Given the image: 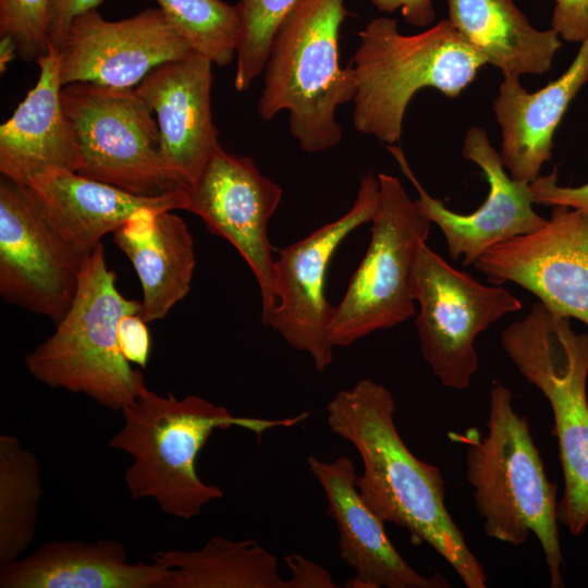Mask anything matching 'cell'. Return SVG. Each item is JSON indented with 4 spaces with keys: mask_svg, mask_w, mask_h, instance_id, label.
Returning <instances> with one entry per match:
<instances>
[{
    "mask_svg": "<svg viewBox=\"0 0 588 588\" xmlns=\"http://www.w3.org/2000/svg\"><path fill=\"white\" fill-rule=\"evenodd\" d=\"M395 409L391 391L365 378L330 400L327 424L362 458L356 486L368 507L384 523L405 528L414 543L430 546L467 588H486L483 567L446 509L441 470L408 449L397 431Z\"/></svg>",
    "mask_w": 588,
    "mask_h": 588,
    "instance_id": "cell-1",
    "label": "cell"
},
{
    "mask_svg": "<svg viewBox=\"0 0 588 588\" xmlns=\"http://www.w3.org/2000/svg\"><path fill=\"white\" fill-rule=\"evenodd\" d=\"M121 412L122 427L108 445L132 457L124 473L132 499H152L163 513L184 520L198 516L208 503L224 495L220 487L203 481L196 468L197 456L215 430L241 427L260 436L309 416L238 417L201 396L177 399L170 391L161 395L146 385Z\"/></svg>",
    "mask_w": 588,
    "mask_h": 588,
    "instance_id": "cell-2",
    "label": "cell"
},
{
    "mask_svg": "<svg viewBox=\"0 0 588 588\" xmlns=\"http://www.w3.org/2000/svg\"><path fill=\"white\" fill-rule=\"evenodd\" d=\"M512 400L511 390L495 382L486 436L469 428L461 437L467 446L466 479L485 534L519 546L532 532L544 554L550 586L562 588L558 487L548 479L529 424L515 412Z\"/></svg>",
    "mask_w": 588,
    "mask_h": 588,
    "instance_id": "cell-3",
    "label": "cell"
},
{
    "mask_svg": "<svg viewBox=\"0 0 588 588\" xmlns=\"http://www.w3.org/2000/svg\"><path fill=\"white\" fill-rule=\"evenodd\" d=\"M346 14L344 0H297L280 22L264 68L259 117L268 121L287 110L290 132L307 152L340 143L335 110L356 94L352 66L340 64Z\"/></svg>",
    "mask_w": 588,
    "mask_h": 588,
    "instance_id": "cell-4",
    "label": "cell"
},
{
    "mask_svg": "<svg viewBox=\"0 0 588 588\" xmlns=\"http://www.w3.org/2000/svg\"><path fill=\"white\" fill-rule=\"evenodd\" d=\"M358 36L350 64L356 82L353 125L387 145L400 140L406 108L419 89L456 98L487 63L449 19L403 35L396 20L380 16Z\"/></svg>",
    "mask_w": 588,
    "mask_h": 588,
    "instance_id": "cell-5",
    "label": "cell"
},
{
    "mask_svg": "<svg viewBox=\"0 0 588 588\" xmlns=\"http://www.w3.org/2000/svg\"><path fill=\"white\" fill-rule=\"evenodd\" d=\"M108 268L102 243L84 257L75 296L52 335L26 355L39 382L82 393L111 411H122L146 385L119 346L121 319L138 314L140 302L124 297Z\"/></svg>",
    "mask_w": 588,
    "mask_h": 588,
    "instance_id": "cell-6",
    "label": "cell"
},
{
    "mask_svg": "<svg viewBox=\"0 0 588 588\" xmlns=\"http://www.w3.org/2000/svg\"><path fill=\"white\" fill-rule=\"evenodd\" d=\"M501 344L551 406L564 480L558 520L578 536L588 526V332L538 302L502 330Z\"/></svg>",
    "mask_w": 588,
    "mask_h": 588,
    "instance_id": "cell-7",
    "label": "cell"
},
{
    "mask_svg": "<svg viewBox=\"0 0 588 588\" xmlns=\"http://www.w3.org/2000/svg\"><path fill=\"white\" fill-rule=\"evenodd\" d=\"M378 182L368 248L334 306L329 331L333 346H350L415 315L414 266L431 221L397 177L380 173Z\"/></svg>",
    "mask_w": 588,
    "mask_h": 588,
    "instance_id": "cell-8",
    "label": "cell"
},
{
    "mask_svg": "<svg viewBox=\"0 0 588 588\" xmlns=\"http://www.w3.org/2000/svg\"><path fill=\"white\" fill-rule=\"evenodd\" d=\"M61 99L81 147L77 173L143 196L182 188L166 172L157 120L135 88L72 83Z\"/></svg>",
    "mask_w": 588,
    "mask_h": 588,
    "instance_id": "cell-9",
    "label": "cell"
},
{
    "mask_svg": "<svg viewBox=\"0 0 588 588\" xmlns=\"http://www.w3.org/2000/svg\"><path fill=\"white\" fill-rule=\"evenodd\" d=\"M413 291L420 351L442 385L464 390L478 369L475 341L503 316L523 307L509 290L483 285L452 267L426 242L419 246Z\"/></svg>",
    "mask_w": 588,
    "mask_h": 588,
    "instance_id": "cell-10",
    "label": "cell"
},
{
    "mask_svg": "<svg viewBox=\"0 0 588 588\" xmlns=\"http://www.w3.org/2000/svg\"><path fill=\"white\" fill-rule=\"evenodd\" d=\"M379 182L371 173L359 182L351 209L279 250L274 264L275 307L267 326L293 348L307 353L318 371L333 362L330 326L334 306L326 298L331 258L354 230L371 221L378 204Z\"/></svg>",
    "mask_w": 588,
    "mask_h": 588,
    "instance_id": "cell-11",
    "label": "cell"
},
{
    "mask_svg": "<svg viewBox=\"0 0 588 588\" xmlns=\"http://www.w3.org/2000/svg\"><path fill=\"white\" fill-rule=\"evenodd\" d=\"M85 256L45 217L27 185L0 180V294L57 324L75 296Z\"/></svg>",
    "mask_w": 588,
    "mask_h": 588,
    "instance_id": "cell-12",
    "label": "cell"
},
{
    "mask_svg": "<svg viewBox=\"0 0 588 588\" xmlns=\"http://www.w3.org/2000/svg\"><path fill=\"white\" fill-rule=\"evenodd\" d=\"M184 210L198 216L215 235L226 240L253 271L267 326L275 307L274 264L268 236L282 188L247 156L217 148L197 181L184 188Z\"/></svg>",
    "mask_w": 588,
    "mask_h": 588,
    "instance_id": "cell-13",
    "label": "cell"
},
{
    "mask_svg": "<svg viewBox=\"0 0 588 588\" xmlns=\"http://www.w3.org/2000/svg\"><path fill=\"white\" fill-rule=\"evenodd\" d=\"M494 285L514 282L588 327V215L553 206L539 230L502 242L475 264Z\"/></svg>",
    "mask_w": 588,
    "mask_h": 588,
    "instance_id": "cell-14",
    "label": "cell"
},
{
    "mask_svg": "<svg viewBox=\"0 0 588 588\" xmlns=\"http://www.w3.org/2000/svg\"><path fill=\"white\" fill-rule=\"evenodd\" d=\"M60 81L135 88L160 64L195 52L159 8L119 21L98 11L76 15L58 48Z\"/></svg>",
    "mask_w": 588,
    "mask_h": 588,
    "instance_id": "cell-15",
    "label": "cell"
},
{
    "mask_svg": "<svg viewBox=\"0 0 588 588\" xmlns=\"http://www.w3.org/2000/svg\"><path fill=\"white\" fill-rule=\"evenodd\" d=\"M403 174L418 192L417 205L442 231L452 259L463 256V265L475 264L487 250L511 238L532 233L548 219L532 208L529 183L512 179L504 170L500 152L490 144L483 128L470 127L462 155L480 167L489 183L483 204L463 215L450 210L422 187L400 146L388 145Z\"/></svg>",
    "mask_w": 588,
    "mask_h": 588,
    "instance_id": "cell-16",
    "label": "cell"
},
{
    "mask_svg": "<svg viewBox=\"0 0 588 588\" xmlns=\"http://www.w3.org/2000/svg\"><path fill=\"white\" fill-rule=\"evenodd\" d=\"M212 64L193 52L155 68L135 87L156 113L166 172L182 188L197 181L220 146L210 101Z\"/></svg>",
    "mask_w": 588,
    "mask_h": 588,
    "instance_id": "cell-17",
    "label": "cell"
},
{
    "mask_svg": "<svg viewBox=\"0 0 588 588\" xmlns=\"http://www.w3.org/2000/svg\"><path fill=\"white\" fill-rule=\"evenodd\" d=\"M307 465L323 490L327 515L335 522L340 556L355 572L346 587H450L440 575L419 574L397 552L385 534L384 522L364 502L350 457L327 462L309 455Z\"/></svg>",
    "mask_w": 588,
    "mask_h": 588,
    "instance_id": "cell-18",
    "label": "cell"
},
{
    "mask_svg": "<svg viewBox=\"0 0 588 588\" xmlns=\"http://www.w3.org/2000/svg\"><path fill=\"white\" fill-rule=\"evenodd\" d=\"M35 86L0 126V173L27 185L49 171L77 172L82 152L76 132L64 112L58 49L37 60Z\"/></svg>",
    "mask_w": 588,
    "mask_h": 588,
    "instance_id": "cell-19",
    "label": "cell"
},
{
    "mask_svg": "<svg viewBox=\"0 0 588 588\" xmlns=\"http://www.w3.org/2000/svg\"><path fill=\"white\" fill-rule=\"evenodd\" d=\"M27 186L50 224L82 256L143 210H184L186 204L184 188L143 196L73 171H49Z\"/></svg>",
    "mask_w": 588,
    "mask_h": 588,
    "instance_id": "cell-20",
    "label": "cell"
},
{
    "mask_svg": "<svg viewBox=\"0 0 588 588\" xmlns=\"http://www.w3.org/2000/svg\"><path fill=\"white\" fill-rule=\"evenodd\" d=\"M519 77L504 75L493 111L502 128L500 157L510 176L531 183L552 156L553 135L571 101L588 82V37L568 69L528 93Z\"/></svg>",
    "mask_w": 588,
    "mask_h": 588,
    "instance_id": "cell-21",
    "label": "cell"
},
{
    "mask_svg": "<svg viewBox=\"0 0 588 588\" xmlns=\"http://www.w3.org/2000/svg\"><path fill=\"white\" fill-rule=\"evenodd\" d=\"M171 569L154 561L128 562L114 539L52 540L0 566L1 588H163Z\"/></svg>",
    "mask_w": 588,
    "mask_h": 588,
    "instance_id": "cell-22",
    "label": "cell"
},
{
    "mask_svg": "<svg viewBox=\"0 0 588 588\" xmlns=\"http://www.w3.org/2000/svg\"><path fill=\"white\" fill-rule=\"evenodd\" d=\"M113 241L139 279V315L146 322L163 319L188 294L196 267L185 221L171 210L145 209L115 230Z\"/></svg>",
    "mask_w": 588,
    "mask_h": 588,
    "instance_id": "cell-23",
    "label": "cell"
},
{
    "mask_svg": "<svg viewBox=\"0 0 588 588\" xmlns=\"http://www.w3.org/2000/svg\"><path fill=\"white\" fill-rule=\"evenodd\" d=\"M449 20L503 75L543 74L562 42L555 30L530 25L513 0H448Z\"/></svg>",
    "mask_w": 588,
    "mask_h": 588,
    "instance_id": "cell-24",
    "label": "cell"
},
{
    "mask_svg": "<svg viewBox=\"0 0 588 588\" xmlns=\"http://www.w3.org/2000/svg\"><path fill=\"white\" fill-rule=\"evenodd\" d=\"M152 560L171 569L163 588H290L277 558L253 539L216 536L197 550H159Z\"/></svg>",
    "mask_w": 588,
    "mask_h": 588,
    "instance_id": "cell-25",
    "label": "cell"
},
{
    "mask_svg": "<svg viewBox=\"0 0 588 588\" xmlns=\"http://www.w3.org/2000/svg\"><path fill=\"white\" fill-rule=\"evenodd\" d=\"M42 486L36 455L13 434L0 436V566L19 558L36 534Z\"/></svg>",
    "mask_w": 588,
    "mask_h": 588,
    "instance_id": "cell-26",
    "label": "cell"
},
{
    "mask_svg": "<svg viewBox=\"0 0 588 588\" xmlns=\"http://www.w3.org/2000/svg\"><path fill=\"white\" fill-rule=\"evenodd\" d=\"M158 8L192 49L218 66L236 57V7L223 0H156Z\"/></svg>",
    "mask_w": 588,
    "mask_h": 588,
    "instance_id": "cell-27",
    "label": "cell"
},
{
    "mask_svg": "<svg viewBox=\"0 0 588 588\" xmlns=\"http://www.w3.org/2000/svg\"><path fill=\"white\" fill-rule=\"evenodd\" d=\"M297 0H240L234 88L244 91L261 74L274 33Z\"/></svg>",
    "mask_w": 588,
    "mask_h": 588,
    "instance_id": "cell-28",
    "label": "cell"
},
{
    "mask_svg": "<svg viewBox=\"0 0 588 588\" xmlns=\"http://www.w3.org/2000/svg\"><path fill=\"white\" fill-rule=\"evenodd\" d=\"M52 0H0V37H10L17 56L38 60L49 49V16Z\"/></svg>",
    "mask_w": 588,
    "mask_h": 588,
    "instance_id": "cell-29",
    "label": "cell"
},
{
    "mask_svg": "<svg viewBox=\"0 0 588 588\" xmlns=\"http://www.w3.org/2000/svg\"><path fill=\"white\" fill-rule=\"evenodd\" d=\"M529 192L534 204L564 206L588 215V183L576 187L560 186L556 169L529 183Z\"/></svg>",
    "mask_w": 588,
    "mask_h": 588,
    "instance_id": "cell-30",
    "label": "cell"
},
{
    "mask_svg": "<svg viewBox=\"0 0 588 588\" xmlns=\"http://www.w3.org/2000/svg\"><path fill=\"white\" fill-rule=\"evenodd\" d=\"M552 29L571 42L588 37V0H554Z\"/></svg>",
    "mask_w": 588,
    "mask_h": 588,
    "instance_id": "cell-31",
    "label": "cell"
},
{
    "mask_svg": "<svg viewBox=\"0 0 588 588\" xmlns=\"http://www.w3.org/2000/svg\"><path fill=\"white\" fill-rule=\"evenodd\" d=\"M146 321L138 314L124 316L119 324L118 340L121 353L132 364L145 368L150 353V336Z\"/></svg>",
    "mask_w": 588,
    "mask_h": 588,
    "instance_id": "cell-32",
    "label": "cell"
},
{
    "mask_svg": "<svg viewBox=\"0 0 588 588\" xmlns=\"http://www.w3.org/2000/svg\"><path fill=\"white\" fill-rule=\"evenodd\" d=\"M103 0H52L49 16V40L57 49L71 21L78 14L97 9Z\"/></svg>",
    "mask_w": 588,
    "mask_h": 588,
    "instance_id": "cell-33",
    "label": "cell"
},
{
    "mask_svg": "<svg viewBox=\"0 0 588 588\" xmlns=\"http://www.w3.org/2000/svg\"><path fill=\"white\" fill-rule=\"evenodd\" d=\"M291 571L290 588H335L338 585L330 573L306 558L291 554L284 558Z\"/></svg>",
    "mask_w": 588,
    "mask_h": 588,
    "instance_id": "cell-34",
    "label": "cell"
},
{
    "mask_svg": "<svg viewBox=\"0 0 588 588\" xmlns=\"http://www.w3.org/2000/svg\"><path fill=\"white\" fill-rule=\"evenodd\" d=\"M380 11L394 13L400 10L405 22L416 27L430 25L436 17L432 0H370Z\"/></svg>",
    "mask_w": 588,
    "mask_h": 588,
    "instance_id": "cell-35",
    "label": "cell"
},
{
    "mask_svg": "<svg viewBox=\"0 0 588 588\" xmlns=\"http://www.w3.org/2000/svg\"><path fill=\"white\" fill-rule=\"evenodd\" d=\"M17 54L15 42L7 36L0 37V68L1 72L5 71V66Z\"/></svg>",
    "mask_w": 588,
    "mask_h": 588,
    "instance_id": "cell-36",
    "label": "cell"
}]
</instances>
